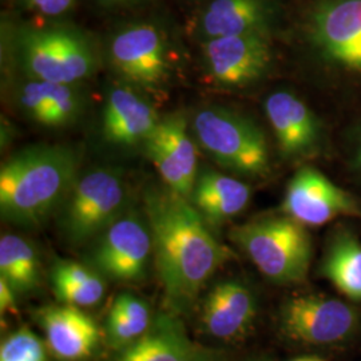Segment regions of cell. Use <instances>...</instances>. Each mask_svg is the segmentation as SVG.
Listing matches in <instances>:
<instances>
[{
  "label": "cell",
  "instance_id": "obj_16",
  "mask_svg": "<svg viewBox=\"0 0 361 361\" xmlns=\"http://www.w3.org/2000/svg\"><path fill=\"white\" fill-rule=\"evenodd\" d=\"M110 361H214L212 353L193 343L177 314L159 313L149 329Z\"/></svg>",
  "mask_w": 361,
  "mask_h": 361
},
{
  "label": "cell",
  "instance_id": "obj_14",
  "mask_svg": "<svg viewBox=\"0 0 361 361\" xmlns=\"http://www.w3.org/2000/svg\"><path fill=\"white\" fill-rule=\"evenodd\" d=\"M35 320L44 334L47 349L56 360H86L99 345L98 325L78 307L61 302L47 305L35 313Z\"/></svg>",
  "mask_w": 361,
  "mask_h": 361
},
{
  "label": "cell",
  "instance_id": "obj_20",
  "mask_svg": "<svg viewBox=\"0 0 361 361\" xmlns=\"http://www.w3.org/2000/svg\"><path fill=\"white\" fill-rule=\"evenodd\" d=\"M250 186L213 169L198 171L190 202L209 225H221L238 216L250 202Z\"/></svg>",
  "mask_w": 361,
  "mask_h": 361
},
{
  "label": "cell",
  "instance_id": "obj_15",
  "mask_svg": "<svg viewBox=\"0 0 361 361\" xmlns=\"http://www.w3.org/2000/svg\"><path fill=\"white\" fill-rule=\"evenodd\" d=\"M265 114L284 158H305L319 150L322 125L308 104L295 94L289 91L271 94L265 101Z\"/></svg>",
  "mask_w": 361,
  "mask_h": 361
},
{
  "label": "cell",
  "instance_id": "obj_25",
  "mask_svg": "<svg viewBox=\"0 0 361 361\" xmlns=\"http://www.w3.org/2000/svg\"><path fill=\"white\" fill-rule=\"evenodd\" d=\"M0 361H49L47 345L30 328L22 326L3 338Z\"/></svg>",
  "mask_w": 361,
  "mask_h": 361
},
{
  "label": "cell",
  "instance_id": "obj_8",
  "mask_svg": "<svg viewBox=\"0 0 361 361\" xmlns=\"http://www.w3.org/2000/svg\"><path fill=\"white\" fill-rule=\"evenodd\" d=\"M153 256L149 226L135 213H123L97 237L90 264L104 279L119 283L141 281Z\"/></svg>",
  "mask_w": 361,
  "mask_h": 361
},
{
  "label": "cell",
  "instance_id": "obj_23",
  "mask_svg": "<svg viewBox=\"0 0 361 361\" xmlns=\"http://www.w3.org/2000/svg\"><path fill=\"white\" fill-rule=\"evenodd\" d=\"M0 277L16 293H31L42 284V267L34 245L26 238L4 234L0 238Z\"/></svg>",
  "mask_w": 361,
  "mask_h": 361
},
{
  "label": "cell",
  "instance_id": "obj_26",
  "mask_svg": "<svg viewBox=\"0 0 361 361\" xmlns=\"http://www.w3.org/2000/svg\"><path fill=\"white\" fill-rule=\"evenodd\" d=\"M28 8L43 15L58 16L70 10L75 0H25Z\"/></svg>",
  "mask_w": 361,
  "mask_h": 361
},
{
  "label": "cell",
  "instance_id": "obj_6",
  "mask_svg": "<svg viewBox=\"0 0 361 361\" xmlns=\"http://www.w3.org/2000/svg\"><path fill=\"white\" fill-rule=\"evenodd\" d=\"M128 189L113 169H97L75 180L59 216V228L70 245H82L104 233L125 213Z\"/></svg>",
  "mask_w": 361,
  "mask_h": 361
},
{
  "label": "cell",
  "instance_id": "obj_10",
  "mask_svg": "<svg viewBox=\"0 0 361 361\" xmlns=\"http://www.w3.org/2000/svg\"><path fill=\"white\" fill-rule=\"evenodd\" d=\"M110 62L119 77L143 90H157L169 77L166 39L150 23L121 30L109 47Z\"/></svg>",
  "mask_w": 361,
  "mask_h": 361
},
{
  "label": "cell",
  "instance_id": "obj_22",
  "mask_svg": "<svg viewBox=\"0 0 361 361\" xmlns=\"http://www.w3.org/2000/svg\"><path fill=\"white\" fill-rule=\"evenodd\" d=\"M322 271L341 293L361 301V243L353 233L338 229L331 237Z\"/></svg>",
  "mask_w": 361,
  "mask_h": 361
},
{
  "label": "cell",
  "instance_id": "obj_4",
  "mask_svg": "<svg viewBox=\"0 0 361 361\" xmlns=\"http://www.w3.org/2000/svg\"><path fill=\"white\" fill-rule=\"evenodd\" d=\"M193 134L209 157L232 173L265 177L271 170L267 137L247 116L225 107H207L194 116Z\"/></svg>",
  "mask_w": 361,
  "mask_h": 361
},
{
  "label": "cell",
  "instance_id": "obj_29",
  "mask_svg": "<svg viewBox=\"0 0 361 361\" xmlns=\"http://www.w3.org/2000/svg\"><path fill=\"white\" fill-rule=\"evenodd\" d=\"M292 361H324L320 357H316V356H305V357H298Z\"/></svg>",
  "mask_w": 361,
  "mask_h": 361
},
{
  "label": "cell",
  "instance_id": "obj_7",
  "mask_svg": "<svg viewBox=\"0 0 361 361\" xmlns=\"http://www.w3.org/2000/svg\"><path fill=\"white\" fill-rule=\"evenodd\" d=\"M359 325L357 312L341 300L296 296L280 310V329L292 341L308 345H332L347 341Z\"/></svg>",
  "mask_w": 361,
  "mask_h": 361
},
{
  "label": "cell",
  "instance_id": "obj_9",
  "mask_svg": "<svg viewBox=\"0 0 361 361\" xmlns=\"http://www.w3.org/2000/svg\"><path fill=\"white\" fill-rule=\"evenodd\" d=\"M308 34L328 65L361 71V0H319L310 10Z\"/></svg>",
  "mask_w": 361,
  "mask_h": 361
},
{
  "label": "cell",
  "instance_id": "obj_1",
  "mask_svg": "<svg viewBox=\"0 0 361 361\" xmlns=\"http://www.w3.org/2000/svg\"><path fill=\"white\" fill-rule=\"evenodd\" d=\"M143 213L153 243V259L169 310L190 312L209 279L232 257L209 229L190 200L162 182L143 192Z\"/></svg>",
  "mask_w": 361,
  "mask_h": 361
},
{
  "label": "cell",
  "instance_id": "obj_3",
  "mask_svg": "<svg viewBox=\"0 0 361 361\" xmlns=\"http://www.w3.org/2000/svg\"><path fill=\"white\" fill-rule=\"evenodd\" d=\"M229 235L271 283L296 284L307 279L312 240L296 219L285 214L253 219L234 226Z\"/></svg>",
  "mask_w": 361,
  "mask_h": 361
},
{
  "label": "cell",
  "instance_id": "obj_19",
  "mask_svg": "<svg viewBox=\"0 0 361 361\" xmlns=\"http://www.w3.org/2000/svg\"><path fill=\"white\" fill-rule=\"evenodd\" d=\"M161 116L142 95L128 86L110 90L104 109V138L118 146L143 143Z\"/></svg>",
  "mask_w": 361,
  "mask_h": 361
},
{
  "label": "cell",
  "instance_id": "obj_18",
  "mask_svg": "<svg viewBox=\"0 0 361 361\" xmlns=\"http://www.w3.org/2000/svg\"><path fill=\"white\" fill-rule=\"evenodd\" d=\"M273 22L271 0H213L198 16L197 30L205 40L249 34L271 37Z\"/></svg>",
  "mask_w": 361,
  "mask_h": 361
},
{
  "label": "cell",
  "instance_id": "obj_13",
  "mask_svg": "<svg viewBox=\"0 0 361 361\" xmlns=\"http://www.w3.org/2000/svg\"><path fill=\"white\" fill-rule=\"evenodd\" d=\"M143 145L162 182L189 200L198 176V158L185 116H162Z\"/></svg>",
  "mask_w": 361,
  "mask_h": 361
},
{
  "label": "cell",
  "instance_id": "obj_2",
  "mask_svg": "<svg viewBox=\"0 0 361 361\" xmlns=\"http://www.w3.org/2000/svg\"><path fill=\"white\" fill-rule=\"evenodd\" d=\"M78 168L79 157L66 146H32L13 155L0 170L1 219L38 228L62 207Z\"/></svg>",
  "mask_w": 361,
  "mask_h": 361
},
{
  "label": "cell",
  "instance_id": "obj_28",
  "mask_svg": "<svg viewBox=\"0 0 361 361\" xmlns=\"http://www.w3.org/2000/svg\"><path fill=\"white\" fill-rule=\"evenodd\" d=\"M355 166L361 169V142L359 145V149H357L356 154H355Z\"/></svg>",
  "mask_w": 361,
  "mask_h": 361
},
{
  "label": "cell",
  "instance_id": "obj_17",
  "mask_svg": "<svg viewBox=\"0 0 361 361\" xmlns=\"http://www.w3.org/2000/svg\"><path fill=\"white\" fill-rule=\"evenodd\" d=\"M257 316L256 297L235 280L214 285L202 304L201 323L216 338L231 341L241 338L252 328Z\"/></svg>",
  "mask_w": 361,
  "mask_h": 361
},
{
  "label": "cell",
  "instance_id": "obj_21",
  "mask_svg": "<svg viewBox=\"0 0 361 361\" xmlns=\"http://www.w3.org/2000/svg\"><path fill=\"white\" fill-rule=\"evenodd\" d=\"M54 295L61 304L78 308L94 307L106 293L104 277L91 265L71 259L55 261L51 271Z\"/></svg>",
  "mask_w": 361,
  "mask_h": 361
},
{
  "label": "cell",
  "instance_id": "obj_5",
  "mask_svg": "<svg viewBox=\"0 0 361 361\" xmlns=\"http://www.w3.org/2000/svg\"><path fill=\"white\" fill-rule=\"evenodd\" d=\"M18 59L28 79L77 85L97 68V55L80 32L63 27L25 28Z\"/></svg>",
  "mask_w": 361,
  "mask_h": 361
},
{
  "label": "cell",
  "instance_id": "obj_24",
  "mask_svg": "<svg viewBox=\"0 0 361 361\" xmlns=\"http://www.w3.org/2000/svg\"><path fill=\"white\" fill-rule=\"evenodd\" d=\"M153 322L147 304L133 293L116 296L106 319V340L114 349L126 348L149 329Z\"/></svg>",
  "mask_w": 361,
  "mask_h": 361
},
{
  "label": "cell",
  "instance_id": "obj_12",
  "mask_svg": "<svg viewBox=\"0 0 361 361\" xmlns=\"http://www.w3.org/2000/svg\"><path fill=\"white\" fill-rule=\"evenodd\" d=\"M285 216L305 226H322L340 216H360L352 194L337 186L317 169H300L289 180L283 201Z\"/></svg>",
  "mask_w": 361,
  "mask_h": 361
},
{
  "label": "cell",
  "instance_id": "obj_30",
  "mask_svg": "<svg viewBox=\"0 0 361 361\" xmlns=\"http://www.w3.org/2000/svg\"><path fill=\"white\" fill-rule=\"evenodd\" d=\"M102 1L107 3V4H121V3H126L130 0H102Z\"/></svg>",
  "mask_w": 361,
  "mask_h": 361
},
{
  "label": "cell",
  "instance_id": "obj_27",
  "mask_svg": "<svg viewBox=\"0 0 361 361\" xmlns=\"http://www.w3.org/2000/svg\"><path fill=\"white\" fill-rule=\"evenodd\" d=\"M16 310V292L3 277H0V312L1 316L7 312Z\"/></svg>",
  "mask_w": 361,
  "mask_h": 361
},
{
  "label": "cell",
  "instance_id": "obj_11",
  "mask_svg": "<svg viewBox=\"0 0 361 361\" xmlns=\"http://www.w3.org/2000/svg\"><path fill=\"white\" fill-rule=\"evenodd\" d=\"M204 62L210 80L219 87L240 89L253 85L271 68V37L249 34L207 39Z\"/></svg>",
  "mask_w": 361,
  "mask_h": 361
}]
</instances>
